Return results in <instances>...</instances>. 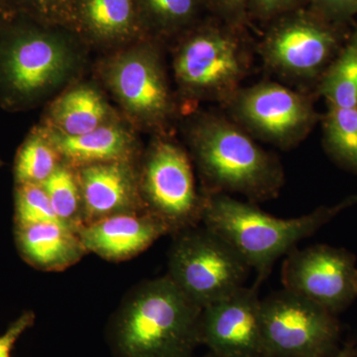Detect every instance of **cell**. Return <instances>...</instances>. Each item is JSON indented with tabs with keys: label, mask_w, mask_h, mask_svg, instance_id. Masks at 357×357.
I'll use <instances>...</instances> for the list:
<instances>
[{
	"label": "cell",
	"mask_w": 357,
	"mask_h": 357,
	"mask_svg": "<svg viewBox=\"0 0 357 357\" xmlns=\"http://www.w3.org/2000/svg\"><path fill=\"white\" fill-rule=\"evenodd\" d=\"M84 206V225L119 215L145 211L139 174L129 161L105 162L77 168Z\"/></svg>",
	"instance_id": "obj_14"
},
{
	"label": "cell",
	"mask_w": 357,
	"mask_h": 357,
	"mask_svg": "<svg viewBox=\"0 0 357 357\" xmlns=\"http://www.w3.org/2000/svg\"><path fill=\"white\" fill-rule=\"evenodd\" d=\"M356 257L344 248L317 244L292 249L282 266L284 289L337 314L357 297Z\"/></svg>",
	"instance_id": "obj_9"
},
{
	"label": "cell",
	"mask_w": 357,
	"mask_h": 357,
	"mask_svg": "<svg viewBox=\"0 0 357 357\" xmlns=\"http://www.w3.org/2000/svg\"><path fill=\"white\" fill-rule=\"evenodd\" d=\"M14 4L35 20L69 17L74 0H13Z\"/></svg>",
	"instance_id": "obj_25"
},
{
	"label": "cell",
	"mask_w": 357,
	"mask_h": 357,
	"mask_svg": "<svg viewBox=\"0 0 357 357\" xmlns=\"http://www.w3.org/2000/svg\"><path fill=\"white\" fill-rule=\"evenodd\" d=\"M107 79L124 109L138 121L155 126L170 114L168 84L153 52L135 49L121 54L110 63Z\"/></svg>",
	"instance_id": "obj_12"
},
{
	"label": "cell",
	"mask_w": 357,
	"mask_h": 357,
	"mask_svg": "<svg viewBox=\"0 0 357 357\" xmlns=\"http://www.w3.org/2000/svg\"><path fill=\"white\" fill-rule=\"evenodd\" d=\"M354 357H357V356H354Z\"/></svg>",
	"instance_id": "obj_35"
},
{
	"label": "cell",
	"mask_w": 357,
	"mask_h": 357,
	"mask_svg": "<svg viewBox=\"0 0 357 357\" xmlns=\"http://www.w3.org/2000/svg\"><path fill=\"white\" fill-rule=\"evenodd\" d=\"M63 163L44 128L34 129L22 143L14 161L15 185H42Z\"/></svg>",
	"instance_id": "obj_20"
},
{
	"label": "cell",
	"mask_w": 357,
	"mask_h": 357,
	"mask_svg": "<svg viewBox=\"0 0 357 357\" xmlns=\"http://www.w3.org/2000/svg\"><path fill=\"white\" fill-rule=\"evenodd\" d=\"M14 236L23 260L41 271H63L89 253L77 231L60 222L14 225Z\"/></svg>",
	"instance_id": "obj_16"
},
{
	"label": "cell",
	"mask_w": 357,
	"mask_h": 357,
	"mask_svg": "<svg viewBox=\"0 0 357 357\" xmlns=\"http://www.w3.org/2000/svg\"><path fill=\"white\" fill-rule=\"evenodd\" d=\"M356 203L357 197H354L332 208L321 206L302 217L279 218L255 204L230 198L229 195L208 194L202 222L241 253L257 273L255 286L259 287L271 273L277 259Z\"/></svg>",
	"instance_id": "obj_2"
},
{
	"label": "cell",
	"mask_w": 357,
	"mask_h": 357,
	"mask_svg": "<svg viewBox=\"0 0 357 357\" xmlns=\"http://www.w3.org/2000/svg\"><path fill=\"white\" fill-rule=\"evenodd\" d=\"M246 0H222L225 7L230 9V10H239L243 8Z\"/></svg>",
	"instance_id": "obj_31"
},
{
	"label": "cell",
	"mask_w": 357,
	"mask_h": 357,
	"mask_svg": "<svg viewBox=\"0 0 357 357\" xmlns=\"http://www.w3.org/2000/svg\"><path fill=\"white\" fill-rule=\"evenodd\" d=\"M356 289H357V273H356Z\"/></svg>",
	"instance_id": "obj_34"
},
{
	"label": "cell",
	"mask_w": 357,
	"mask_h": 357,
	"mask_svg": "<svg viewBox=\"0 0 357 357\" xmlns=\"http://www.w3.org/2000/svg\"><path fill=\"white\" fill-rule=\"evenodd\" d=\"M7 22H8V20H7L6 6H4L3 1L0 0V29H1Z\"/></svg>",
	"instance_id": "obj_32"
},
{
	"label": "cell",
	"mask_w": 357,
	"mask_h": 357,
	"mask_svg": "<svg viewBox=\"0 0 357 357\" xmlns=\"http://www.w3.org/2000/svg\"><path fill=\"white\" fill-rule=\"evenodd\" d=\"M167 276L202 309L243 287L251 267L234 246L208 227L177 232Z\"/></svg>",
	"instance_id": "obj_5"
},
{
	"label": "cell",
	"mask_w": 357,
	"mask_h": 357,
	"mask_svg": "<svg viewBox=\"0 0 357 357\" xmlns=\"http://www.w3.org/2000/svg\"><path fill=\"white\" fill-rule=\"evenodd\" d=\"M44 128L64 163L73 168L105 162H130L133 155V138L121 126L105 123L77 136L66 135L49 126Z\"/></svg>",
	"instance_id": "obj_17"
},
{
	"label": "cell",
	"mask_w": 357,
	"mask_h": 357,
	"mask_svg": "<svg viewBox=\"0 0 357 357\" xmlns=\"http://www.w3.org/2000/svg\"><path fill=\"white\" fill-rule=\"evenodd\" d=\"M35 316L32 312H25L9 326L3 335H0V357H10L11 349L18 338L34 324Z\"/></svg>",
	"instance_id": "obj_27"
},
{
	"label": "cell",
	"mask_w": 357,
	"mask_h": 357,
	"mask_svg": "<svg viewBox=\"0 0 357 357\" xmlns=\"http://www.w3.org/2000/svg\"><path fill=\"white\" fill-rule=\"evenodd\" d=\"M261 321L267 357H332L340 349L335 314L286 289L261 300Z\"/></svg>",
	"instance_id": "obj_6"
},
{
	"label": "cell",
	"mask_w": 357,
	"mask_h": 357,
	"mask_svg": "<svg viewBox=\"0 0 357 357\" xmlns=\"http://www.w3.org/2000/svg\"><path fill=\"white\" fill-rule=\"evenodd\" d=\"M199 342L218 357H267L257 286H243L204 307Z\"/></svg>",
	"instance_id": "obj_11"
},
{
	"label": "cell",
	"mask_w": 357,
	"mask_h": 357,
	"mask_svg": "<svg viewBox=\"0 0 357 357\" xmlns=\"http://www.w3.org/2000/svg\"><path fill=\"white\" fill-rule=\"evenodd\" d=\"M230 102L244 126L282 147L302 140L316 119L305 96L279 84L263 83L238 91Z\"/></svg>",
	"instance_id": "obj_10"
},
{
	"label": "cell",
	"mask_w": 357,
	"mask_h": 357,
	"mask_svg": "<svg viewBox=\"0 0 357 357\" xmlns=\"http://www.w3.org/2000/svg\"><path fill=\"white\" fill-rule=\"evenodd\" d=\"M202 311L167 275L145 282L119 310L115 344L123 357H192Z\"/></svg>",
	"instance_id": "obj_1"
},
{
	"label": "cell",
	"mask_w": 357,
	"mask_h": 357,
	"mask_svg": "<svg viewBox=\"0 0 357 357\" xmlns=\"http://www.w3.org/2000/svg\"><path fill=\"white\" fill-rule=\"evenodd\" d=\"M70 65L69 47L60 37L35 26L4 25L0 29V102L13 109L31 105L64 79Z\"/></svg>",
	"instance_id": "obj_4"
},
{
	"label": "cell",
	"mask_w": 357,
	"mask_h": 357,
	"mask_svg": "<svg viewBox=\"0 0 357 357\" xmlns=\"http://www.w3.org/2000/svg\"><path fill=\"white\" fill-rule=\"evenodd\" d=\"M318 1L333 13L342 14V15L357 13V0H318Z\"/></svg>",
	"instance_id": "obj_28"
},
{
	"label": "cell",
	"mask_w": 357,
	"mask_h": 357,
	"mask_svg": "<svg viewBox=\"0 0 357 357\" xmlns=\"http://www.w3.org/2000/svg\"><path fill=\"white\" fill-rule=\"evenodd\" d=\"M328 107H357V39L347 47L321 84Z\"/></svg>",
	"instance_id": "obj_22"
},
{
	"label": "cell",
	"mask_w": 357,
	"mask_h": 357,
	"mask_svg": "<svg viewBox=\"0 0 357 357\" xmlns=\"http://www.w3.org/2000/svg\"><path fill=\"white\" fill-rule=\"evenodd\" d=\"M332 33L304 18L284 23L263 43L262 57L270 68L295 77L314 76L330 57Z\"/></svg>",
	"instance_id": "obj_13"
},
{
	"label": "cell",
	"mask_w": 357,
	"mask_h": 357,
	"mask_svg": "<svg viewBox=\"0 0 357 357\" xmlns=\"http://www.w3.org/2000/svg\"><path fill=\"white\" fill-rule=\"evenodd\" d=\"M168 234L165 223L147 211L110 215L77 230L88 252L115 262L133 258Z\"/></svg>",
	"instance_id": "obj_15"
},
{
	"label": "cell",
	"mask_w": 357,
	"mask_h": 357,
	"mask_svg": "<svg viewBox=\"0 0 357 357\" xmlns=\"http://www.w3.org/2000/svg\"><path fill=\"white\" fill-rule=\"evenodd\" d=\"M42 185L60 222L76 231L83 227V197L77 170L62 163Z\"/></svg>",
	"instance_id": "obj_21"
},
{
	"label": "cell",
	"mask_w": 357,
	"mask_h": 357,
	"mask_svg": "<svg viewBox=\"0 0 357 357\" xmlns=\"http://www.w3.org/2000/svg\"><path fill=\"white\" fill-rule=\"evenodd\" d=\"M204 357H218V356H215V354H211V352H210V354H208V356H204Z\"/></svg>",
	"instance_id": "obj_33"
},
{
	"label": "cell",
	"mask_w": 357,
	"mask_h": 357,
	"mask_svg": "<svg viewBox=\"0 0 357 357\" xmlns=\"http://www.w3.org/2000/svg\"><path fill=\"white\" fill-rule=\"evenodd\" d=\"M144 211L165 223L171 234L197 227L203 220L206 196L197 192L189 157L170 141H158L139 174Z\"/></svg>",
	"instance_id": "obj_7"
},
{
	"label": "cell",
	"mask_w": 357,
	"mask_h": 357,
	"mask_svg": "<svg viewBox=\"0 0 357 357\" xmlns=\"http://www.w3.org/2000/svg\"><path fill=\"white\" fill-rule=\"evenodd\" d=\"M253 1H255L256 8L263 15H271L282 9H285L293 0H253Z\"/></svg>",
	"instance_id": "obj_29"
},
{
	"label": "cell",
	"mask_w": 357,
	"mask_h": 357,
	"mask_svg": "<svg viewBox=\"0 0 357 357\" xmlns=\"http://www.w3.org/2000/svg\"><path fill=\"white\" fill-rule=\"evenodd\" d=\"M326 134V142L335 158L357 170V107H330Z\"/></svg>",
	"instance_id": "obj_23"
},
{
	"label": "cell",
	"mask_w": 357,
	"mask_h": 357,
	"mask_svg": "<svg viewBox=\"0 0 357 357\" xmlns=\"http://www.w3.org/2000/svg\"><path fill=\"white\" fill-rule=\"evenodd\" d=\"M93 39L119 42L138 29L135 0H74L70 16Z\"/></svg>",
	"instance_id": "obj_18"
},
{
	"label": "cell",
	"mask_w": 357,
	"mask_h": 357,
	"mask_svg": "<svg viewBox=\"0 0 357 357\" xmlns=\"http://www.w3.org/2000/svg\"><path fill=\"white\" fill-rule=\"evenodd\" d=\"M192 142L208 194L234 192L261 202L280 191L284 173L278 160L236 124L222 117H206L197 124Z\"/></svg>",
	"instance_id": "obj_3"
},
{
	"label": "cell",
	"mask_w": 357,
	"mask_h": 357,
	"mask_svg": "<svg viewBox=\"0 0 357 357\" xmlns=\"http://www.w3.org/2000/svg\"><path fill=\"white\" fill-rule=\"evenodd\" d=\"M357 356V347L356 344H347L342 349H338L337 354L332 357H354Z\"/></svg>",
	"instance_id": "obj_30"
},
{
	"label": "cell",
	"mask_w": 357,
	"mask_h": 357,
	"mask_svg": "<svg viewBox=\"0 0 357 357\" xmlns=\"http://www.w3.org/2000/svg\"><path fill=\"white\" fill-rule=\"evenodd\" d=\"M107 114V103L96 89L77 86L52 105L48 126L66 135H82L105 124Z\"/></svg>",
	"instance_id": "obj_19"
},
{
	"label": "cell",
	"mask_w": 357,
	"mask_h": 357,
	"mask_svg": "<svg viewBox=\"0 0 357 357\" xmlns=\"http://www.w3.org/2000/svg\"><path fill=\"white\" fill-rule=\"evenodd\" d=\"M48 222H60V220L56 215L43 185H15L14 225Z\"/></svg>",
	"instance_id": "obj_24"
},
{
	"label": "cell",
	"mask_w": 357,
	"mask_h": 357,
	"mask_svg": "<svg viewBox=\"0 0 357 357\" xmlns=\"http://www.w3.org/2000/svg\"><path fill=\"white\" fill-rule=\"evenodd\" d=\"M157 20L165 24L184 22L194 13L196 0H143Z\"/></svg>",
	"instance_id": "obj_26"
},
{
	"label": "cell",
	"mask_w": 357,
	"mask_h": 357,
	"mask_svg": "<svg viewBox=\"0 0 357 357\" xmlns=\"http://www.w3.org/2000/svg\"><path fill=\"white\" fill-rule=\"evenodd\" d=\"M174 70L181 88L190 95L230 102L245 75V54L229 34L199 32L180 47Z\"/></svg>",
	"instance_id": "obj_8"
}]
</instances>
